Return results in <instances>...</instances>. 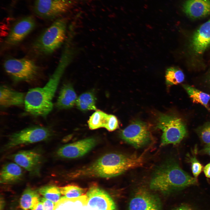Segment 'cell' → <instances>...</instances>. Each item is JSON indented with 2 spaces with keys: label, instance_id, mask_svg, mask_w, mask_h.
Listing matches in <instances>:
<instances>
[{
  "label": "cell",
  "instance_id": "cell-29",
  "mask_svg": "<svg viewBox=\"0 0 210 210\" xmlns=\"http://www.w3.org/2000/svg\"><path fill=\"white\" fill-rule=\"evenodd\" d=\"M40 201L42 202L43 210H54L55 204L52 202L42 197Z\"/></svg>",
  "mask_w": 210,
  "mask_h": 210
},
{
  "label": "cell",
  "instance_id": "cell-10",
  "mask_svg": "<svg viewBox=\"0 0 210 210\" xmlns=\"http://www.w3.org/2000/svg\"><path fill=\"white\" fill-rule=\"evenodd\" d=\"M36 24L35 19L31 16L17 21L10 28L4 40L5 47H10L19 44L33 30Z\"/></svg>",
  "mask_w": 210,
  "mask_h": 210
},
{
  "label": "cell",
  "instance_id": "cell-31",
  "mask_svg": "<svg viewBox=\"0 0 210 210\" xmlns=\"http://www.w3.org/2000/svg\"><path fill=\"white\" fill-rule=\"evenodd\" d=\"M174 210H195L190 206L186 204H182L176 208Z\"/></svg>",
  "mask_w": 210,
  "mask_h": 210
},
{
  "label": "cell",
  "instance_id": "cell-4",
  "mask_svg": "<svg viewBox=\"0 0 210 210\" xmlns=\"http://www.w3.org/2000/svg\"><path fill=\"white\" fill-rule=\"evenodd\" d=\"M67 24L65 18L56 20L33 42V51L37 55H44L55 51L66 40Z\"/></svg>",
  "mask_w": 210,
  "mask_h": 210
},
{
  "label": "cell",
  "instance_id": "cell-21",
  "mask_svg": "<svg viewBox=\"0 0 210 210\" xmlns=\"http://www.w3.org/2000/svg\"><path fill=\"white\" fill-rule=\"evenodd\" d=\"M38 191L30 188L24 191L20 200V206L22 210H30L40 201Z\"/></svg>",
  "mask_w": 210,
  "mask_h": 210
},
{
  "label": "cell",
  "instance_id": "cell-18",
  "mask_svg": "<svg viewBox=\"0 0 210 210\" xmlns=\"http://www.w3.org/2000/svg\"><path fill=\"white\" fill-rule=\"evenodd\" d=\"M77 98L72 85L66 84L60 92L56 102L57 106L61 109L71 108L76 104Z\"/></svg>",
  "mask_w": 210,
  "mask_h": 210
},
{
  "label": "cell",
  "instance_id": "cell-11",
  "mask_svg": "<svg viewBox=\"0 0 210 210\" xmlns=\"http://www.w3.org/2000/svg\"><path fill=\"white\" fill-rule=\"evenodd\" d=\"M86 196L87 205L90 210H117L109 194L96 186L90 187Z\"/></svg>",
  "mask_w": 210,
  "mask_h": 210
},
{
  "label": "cell",
  "instance_id": "cell-16",
  "mask_svg": "<svg viewBox=\"0 0 210 210\" xmlns=\"http://www.w3.org/2000/svg\"><path fill=\"white\" fill-rule=\"evenodd\" d=\"M13 159L15 162L20 166L31 172L39 166L41 156L39 153L35 151L23 150L14 154Z\"/></svg>",
  "mask_w": 210,
  "mask_h": 210
},
{
  "label": "cell",
  "instance_id": "cell-3",
  "mask_svg": "<svg viewBox=\"0 0 210 210\" xmlns=\"http://www.w3.org/2000/svg\"><path fill=\"white\" fill-rule=\"evenodd\" d=\"M197 182L173 160L168 161L157 168L151 179L150 187L154 190L168 193L179 190Z\"/></svg>",
  "mask_w": 210,
  "mask_h": 210
},
{
  "label": "cell",
  "instance_id": "cell-25",
  "mask_svg": "<svg viewBox=\"0 0 210 210\" xmlns=\"http://www.w3.org/2000/svg\"><path fill=\"white\" fill-rule=\"evenodd\" d=\"M38 192L43 197L56 204L61 199L60 188L52 185L46 186L38 189Z\"/></svg>",
  "mask_w": 210,
  "mask_h": 210
},
{
  "label": "cell",
  "instance_id": "cell-32",
  "mask_svg": "<svg viewBox=\"0 0 210 210\" xmlns=\"http://www.w3.org/2000/svg\"><path fill=\"white\" fill-rule=\"evenodd\" d=\"M202 152L210 156V143L206 144L202 149Z\"/></svg>",
  "mask_w": 210,
  "mask_h": 210
},
{
  "label": "cell",
  "instance_id": "cell-27",
  "mask_svg": "<svg viewBox=\"0 0 210 210\" xmlns=\"http://www.w3.org/2000/svg\"><path fill=\"white\" fill-rule=\"evenodd\" d=\"M196 132L203 142L210 143V122H207L197 129Z\"/></svg>",
  "mask_w": 210,
  "mask_h": 210
},
{
  "label": "cell",
  "instance_id": "cell-14",
  "mask_svg": "<svg viewBox=\"0 0 210 210\" xmlns=\"http://www.w3.org/2000/svg\"><path fill=\"white\" fill-rule=\"evenodd\" d=\"M128 210H161V204L156 195L146 190L140 189L131 199Z\"/></svg>",
  "mask_w": 210,
  "mask_h": 210
},
{
  "label": "cell",
  "instance_id": "cell-13",
  "mask_svg": "<svg viewBox=\"0 0 210 210\" xmlns=\"http://www.w3.org/2000/svg\"><path fill=\"white\" fill-rule=\"evenodd\" d=\"M96 140L88 138L68 144L60 148L57 152L61 158L73 159L81 157L90 150L95 145Z\"/></svg>",
  "mask_w": 210,
  "mask_h": 210
},
{
  "label": "cell",
  "instance_id": "cell-22",
  "mask_svg": "<svg viewBox=\"0 0 210 210\" xmlns=\"http://www.w3.org/2000/svg\"><path fill=\"white\" fill-rule=\"evenodd\" d=\"M111 115L97 110L90 117L88 121L89 128L94 130L102 127L106 129L109 124Z\"/></svg>",
  "mask_w": 210,
  "mask_h": 210
},
{
  "label": "cell",
  "instance_id": "cell-24",
  "mask_svg": "<svg viewBox=\"0 0 210 210\" xmlns=\"http://www.w3.org/2000/svg\"><path fill=\"white\" fill-rule=\"evenodd\" d=\"M185 75L183 71L176 67L167 68L166 71L165 79L167 84L169 85H176L182 82Z\"/></svg>",
  "mask_w": 210,
  "mask_h": 210
},
{
  "label": "cell",
  "instance_id": "cell-5",
  "mask_svg": "<svg viewBox=\"0 0 210 210\" xmlns=\"http://www.w3.org/2000/svg\"><path fill=\"white\" fill-rule=\"evenodd\" d=\"M157 127L162 132L161 145L162 146L179 143L187 133L184 122L175 116L161 114Z\"/></svg>",
  "mask_w": 210,
  "mask_h": 210
},
{
  "label": "cell",
  "instance_id": "cell-34",
  "mask_svg": "<svg viewBox=\"0 0 210 210\" xmlns=\"http://www.w3.org/2000/svg\"><path fill=\"white\" fill-rule=\"evenodd\" d=\"M206 82L210 88V70L208 73L206 77Z\"/></svg>",
  "mask_w": 210,
  "mask_h": 210
},
{
  "label": "cell",
  "instance_id": "cell-19",
  "mask_svg": "<svg viewBox=\"0 0 210 210\" xmlns=\"http://www.w3.org/2000/svg\"><path fill=\"white\" fill-rule=\"evenodd\" d=\"M22 176L21 167L16 163L10 162L5 164L0 172V182L7 183L16 182Z\"/></svg>",
  "mask_w": 210,
  "mask_h": 210
},
{
  "label": "cell",
  "instance_id": "cell-23",
  "mask_svg": "<svg viewBox=\"0 0 210 210\" xmlns=\"http://www.w3.org/2000/svg\"><path fill=\"white\" fill-rule=\"evenodd\" d=\"M96 101V97L93 93L86 92L81 94L77 98L76 104L77 108L81 111H97Z\"/></svg>",
  "mask_w": 210,
  "mask_h": 210
},
{
  "label": "cell",
  "instance_id": "cell-7",
  "mask_svg": "<svg viewBox=\"0 0 210 210\" xmlns=\"http://www.w3.org/2000/svg\"><path fill=\"white\" fill-rule=\"evenodd\" d=\"M52 134L49 128L45 127L34 126L26 128L10 135L4 149L44 141L50 137Z\"/></svg>",
  "mask_w": 210,
  "mask_h": 210
},
{
  "label": "cell",
  "instance_id": "cell-26",
  "mask_svg": "<svg viewBox=\"0 0 210 210\" xmlns=\"http://www.w3.org/2000/svg\"><path fill=\"white\" fill-rule=\"evenodd\" d=\"M60 192L67 198H72L83 196L86 190L75 185H70L60 188Z\"/></svg>",
  "mask_w": 210,
  "mask_h": 210
},
{
  "label": "cell",
  "instance_id": "cell-33",
  "mask_svg": "<svg viewBox=\"0 0 210 210\" xmlns=\"http://www.w3.org/2000/svg\"><path fill=\"white\" fill-rule=\"evenodd\" d=\"M30 210H43V206L42 202H39Z\"/></svg>",
  "mask_w": 210,
  "mask_h": 210
},
{
  "label": "cell",
  "instance_id": "cell-17",
  "mask_svg": "<svg viewBox=\"0 0 210 210\" xmlns=\"http://www.w3.org/2000/svg\"><path fill=\"white\" fill-rule=\"evenodd\" d=\"M0 105L2 107L19 106L24 103V94L5 86L0 87Z\"/></svg>",
  "mask_w": 210,
  "mask_h": 210
},
{
  "label": "cell",
  "instance_id": "cell-2",
  "mask_svg": "<svg viewBox=\"0 0 210 210\" xmlns=\"http://www.w3.org/2000/svg\"><path fill=\"white\" fill-rule=\"evenodd\" d=\"M144 161L143 155L109 153L102 156L88 167L73 173L71 176L72 177L111 178L142 166Z\"/></svg>",
  "mask_w": 210,
  "mask_h": 210
},
{
  "label": "cell",
  "instance_id": "cell-28",
  "mask_svg": "<svg viewBox=\"0 0 210 210\" xmlns=\"http://www.w3.org/2000/svg\"><path fill=\"white\" fill-rule=\"evenodd\" d=\"M188 156V160L191 164L192 173L194 177L197 178L203 169V166L195 156Z\"/></svg>",
  "mask_w": 210,
  "mask_h": 210
},
{
  "label": "cell",
  "instance_id": "cell-8",
  "mask_svg": "<svg viewBox=\"0 0 210 210\" xmlns=\"http://www.w3.org/2000/svg\"><path fill=\"white\" fill-rule=\"evenodd\" d=\"M74 0H35V14L44 19H52L66 13L74 7Z\"/></svg>",
  "mask_w": 210,
  "mask_h": 210
},
{
  "label": "cell",
  "instance_id": "cell-30",
  "mask_svg": "<svg viewBox=\"0 0 210 210\" xmlns=\"http://www.w3.org/2000/svg\"><path fill=\"white\" fill-rule=\"evenodd\" d=\"M203 170L206 177L210 178V163L206 165Z\"/></svg>",
  "mask_w": 210,
  "mask_h": 210
},
{
  "label": "cell",
  "instance_id": "cell-9",
  "mask_svg": "<svg viewBox=\"0 0 210 210\" xmlns=\"http://www.w3.org/2000/svg\"><path fill=\"white\" fill-rule=\"evenodd\" d=\"M120 135L124 141L137 148L146 146L151 140L146 124L139 120L132 122L122 131Z\"/></svg>",
  "mask_w": 210,
  "mask_h": 210
},
{
  "label": "cell",
  "instance_id": "cell-12",
  "mask_svg": "<svg viewBox=\"0 0 210 210\" xmlns=\"http://www.w3.org/2000/svg\"><path fill=\"white\" fill-rule=\"evenodd\" d=\"M210 46V19L201 25L192 34L189 48L191 54L199 56Z\"/></svg>",
  "mask_w": 210,
  "mask_h": 210
},
{
  "label": "cell",
  "instance_id": "cell-6",
  "mask_svg": "<svg viewBox=\"0 0 210 210\" xmlns=\"http://www.w3.org/2000/svg\"><path fill=\"white\" fill-rule=\"evenodd\" d=\"M6 72L16 81H30L37 76L39 68L32 60L26 58H10L3 64Z\"/></svg>",
  "mask_w": 210,
  "mask_h": 210
},
{
  "label": "cell",
  "instance_id": "cell-1",
  "mask_svg": "<svg viewBox=\"0 0 210 210\" xmlns=\"http://www.w3.org/2000/svg\"><path fill=\"white\" fill-rule=\"evenodd\" d=\"M72 59L69 55H62L58 64L44 86L30 89L25 97L26 111L36 116H46L53 107L52 99L61 78Z\"/></svg>",
  "mask_w": 210,
  "mask_h": 210
},
{
  "label": "cell",
  "instance_id": "cell-15",
  "mask_svg": "<svg viewBox=\"0 0 210 210\" xmlns=\"http://www.w3.org/2000/svg\"><path fill=\"white\" fill-rule=\"evenodd\" d=\"M184 12L192 19H198L210 14V0H186L182 6Z\"/></svg>",
  "mask_w": 210,
  "mask_h": 210
},
{
  "label": "cell",
  "instance_id": "cell-20",
  "mask_svg": "<svg viewBox=\"0 0 210 210\" xmlns=\"http://www.w3.org/2000/svg\"><path fill=\"white\" fill-rule=\"evenodd\" d=\"M182 86L193 103L201 104L210 112L209 94L188 85L183 84Z\"/></svg>",
  "mask_w": 210,
  "mask_h": 210
}]
</instances>
